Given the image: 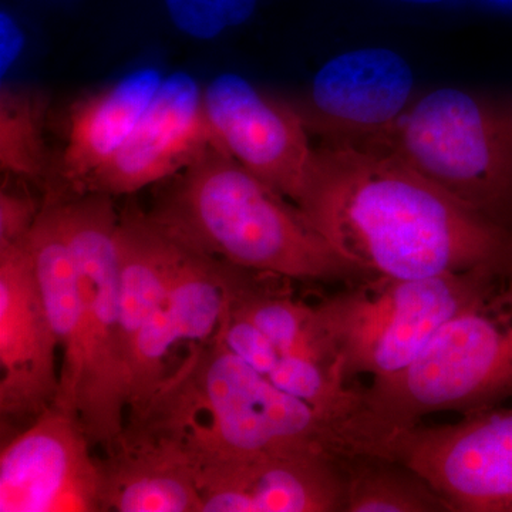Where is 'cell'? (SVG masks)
Wrapping results in <instances>:
<instances>
[{
	"mask_svg": "<svg viewBox=\"0 0 512 512\" xmlns=\"http://www.w3.org/2000/svg\"><path fill=\"white\" fill-rule=\"evenodd\" d=\"M296 205L366 278L420 279L512 264V232L382 144L323 141Z\"/></svg>",
	"mask_w": 512,
	"mask_h": 512,
	"instance_id": "obj_1",
	"label": "cell"
},
{
	"mask_svg": "<svg viewBox=\"0 0 512 512\" xmlns=\"http://www.w3.org/2000/svg\"><path fill=\"white\" fill-rule=\"evenodd\" d=\"M148 215L192 251L248 271L328 284L367 279L298 205L214 146L174 175Z\"/></svg>",
	"mask_w": 512,
	"mask_h": 512,
	"instance_id": "obj_2",
	"label": "cell"
},
{
	"mask_svg": "<svg viewBox=\"0 0 512 512\" xmlns=\"http://www.w3.org/2000/svg\"><path fill=\"white\" fill-rule=\"evenodd\" d=\"M512 402V265L396 375L372 379L346 424L353 453L434 413L467 416Z\"/></svg>",
	"mask_w": 512,
	"mask_h": 512,
	"instance_id": "obj_3",
	"label": "cell"
},
{
	"mask_svg": "<svg viewBox=\"0 0 512 512\" xmlns=\"http://www.w3.org/2000/svg\"><path fill=\"white\" fill-rule=\"evenodd\" d=\"M158 407L195 461L279 451L348 456L342 427L282 392L215 333L194 342L158 387Z\"/></svg>",
	"mask_w": 512,
	"mask_h": 512,
	"instance_id": "obj_4",
	"label": "cell"
},
{
	"mask_svg": "<svg viewBox=\"0 0 512 512\" xmlns=\"http://www.w3.org/2000/svg\"><path fill=\"white\" fill-rule=\"evenodd\" d=\"M380 144L512 232V96L441 87L414 100Z\"/></svg>",
	"mask_w": 512,
	"mask_h": 512,
	"instance_id": "obj_5",
	"label": "cell"
},
{
	"mask_svg": "<svg viewBox=\"0 0 512 512\" xmlns=\"http://www.w3.org/2000/svg\"><path fill=\"white\" fill-rule=\"evenodd\" d=\"M511 265L420 279L373 276L316 303L346 380L380 379L407 369L448 320Z\"/></svg>",
	"mask_w": 512,
	"mask_h": 512,
	"instance_id": "obj_6",
	"label": "cell"
},
{
	"mask_svg": "<svg viewBox=\"0 0 512 512\" xmlns=\"http://www.w3.org/2000/svg\"><path fill=\"white\" fill-rule=\"evenodd\" d=\"M82 299V362L72 410L93 446L109 453L126 424L130 367L120 303V214L100 192L59 200Z\"/></svg>",
	"mask_w": 512,
	"mask_h": 512,
	"instance_id": "obj_7",
	"label": "cell"
},
{
	"mask_svg": "<svg viewBox=\"0 0 512 512\" xmlns=\"http://www.w3.org/2000/svg\"><path fill=\"white\" fill-rule=\"evenodd\" d=\"M365 453L412 468L450 512H512V406L436 426L420 421L387 434Z\"/></svg>",
	"mask_w": 512,
	"mask_h": 512,
	"instance_id": "obj_8",
	"label": "cell"
},
{
	"mask_svg": "<svg viewBox=\"0 0 512 512\" xmlns=\"http://www.w3.org/2000/svg\"><path fill=\"white\" fill-rule=\"evenodd\" d=\"M80 417L52 404L0 453V512H101L100 460Z\"/></svg>",
	"mask_w": 512,
	"mask_h": 512,
	"instance_id": "obj_9",
	"label": "cell"
},
{
	"mask_svg": "<svg viewBox=\"0 0 512 512\" xmlns=\"http://www.w3.org/2000/svg\"><path fill=\"white\" fill-rule=\"evenodd\" d=\"M204 111L214 147L296 204L315 147L291 100L264 92L239 74L222 73L205 87Z\"/></svg>",
	"mask_w": 512,
	"mask_h": 512,
	"instance_id": "obj_10",
	"label": "cell"
},
{
	"mask_svg": "<svg viewBox=\"0 0 512 512\" xmlns=\"http://www.w3.org/2000/svg\"><path fill=\"white\" fill-rule=\"evenodd\" d=\"M414 72L389 47H359L329 59L305 97L291 101L323 141L383 143L413 103Z\"/></svg>",
	"mask_w": 512,
	"mask_h": 512,
	"instance_id": "obj_11",
	"label": "cell"
},
{
	"mask_svg": "<svg viewBox=\"0 0 512 512\" xmlns=\"http://www.w3.org/2000/svg\"><path fill=\"white\" fill-rule=\"evenodd\" d=\"M28 238L0 244V414L2 421L30 424L56 402L60 348Z\"/></svg>",
	"mask_w": 512,
	"mask_h": 512,
	"instance_id": "obj_12",
	"label": "cell"
},
{
	"mask_svg": "<svg viewBox=\"0 0 512 512\" xmlns=\"http://www.w3.org/2000/svg\"><path fill=\"white\" fill-rule=\"evenodd\" d=\"M340 456L279 451L195 463L202 512H345Z\"/></svg>",
	"mask_w": 512,
	"mask_h": 512,
	"instance_id": "obj_13",
	"label": "cell"
},
{
	"mask_svg": "<svg viewBox=\"0 0 512 512\" xmlns=\"http://www.w3.org/2000/svg\"><path fill=\"white\" fill-rule=\"evenodd\" d=\"M211 146L204 90L188 73L168 74L130 136L84 181L79 194H134L181 173Z\"/></svg>",
	"mask_w": 512,
	"mask_h": 512,
	"instance_id": "obj_14",
	"label": "cell"
},
{
	"mask_svg": "<svg viewBox=\"0 0 512 512\" xmlns=\"http://www.w3.org/2000/svg\"><path fill=\"white\" fill-rule=\"evenodd\" d=\"M232 271L234 265L183 245V258L167 299L131 343V402L153 396L164 382V360L173 346L184 340L205 342L217 333L227 309Z\"/></svg>",
	"mask_w": 512,
	"mask_h": 512,
	"instance_id": "obj_15",
	"label": "cell"
},
{
	"mask_svg": "<svg viewBox=\"0 0 512 512\" xmlns=\"http://www.w3.org/2000/svg\"><path fill=\"white\" fill-rule=\"evenodd\" d=\"M100 467L101 512H202L194 458L180 434L128 419Z\"/></svg>",
	"mask_w": 512,
	"mask_h": 512,
	"instance_id": "obj_16",
	"label": "cell"
},
{
	"mask_svg": "<svg viewBox=\"0 0 512 512\" xmlns=\"http://www.w3.org/2000/svg\"><path fill=\"white\" fill-rule=\"evenodd\" d=\"M163 80L160 70L143 67L76 103L60 163L70 197L79 194L84 181L119 150Z\"/></svg>",
	"mask_w": 512,
	"mask_h": 512,
	"instance_id": "obj_17",
	"label": "cell"
},
{
	"mask_svg": "<svg viewBox=\"0 0 512 512\" xmlns=\"http://www.w3.org/2000/svg\"><path fill=\"white\" fill-rule=\"evenodd\" d=\"M28 244L47 316L63 355L55 404L74 413L73 397L82 362L83 312L79 278L64 232L59 200L43 202Z\"/></svg>",
	"mask_w": 512,
	"mask_h": 512,
	"instance_id": "obj_18",
	"label": "cell"
},
{
	"mask_svg": "<svg viewBox=\"0 0 512 512\" xmlns=\"http://www.w3.org/2000/svg\"><path fill=\"white\" fill-rule=\"evenodd\" d=\"M121 320L130 348L138 330L167 299L183 258L175 241L150 215L127 207L120 215L119 232Z\"/></svg>",
	"mask_w": 512,
	"mask_h": 512,
	"instance_id": "obj_19",
	"label": "cell"
},
{
	"mask_svg": "<svg viewBox=\"0 0 512 512\" xmlns=\"http://www.w3.org/2000/svg\"><path fill=\"white\" fill-rule=\"evenodd\" d=\"M345 512H450L419 473L392 458L355 453L340 458Z\"/></svg>",
	"mask_w": 512,
	"mask_h": 512,
	"instance_id": "obj_20",
	"label": "cell"
},
{
	"mask_svg": "<svg viewBox=\"0 0 512 512\" xmlns=\"http://www.w3.org/2000/svg\"><path fill=\"white\" fill-rule=\"evenodd\" d=\"M47 97L32 87L3 84L0 90V168L3 175L45 183Z\"/></svg>",
	"mask_w": 512,
	"mask_h": 512,
	"instance_id": "obj_21",
	"label": "cell"
},
{
	"mask_svg": "<svg viewBox=\"0 0 512 512\" xmlns=\"http://www.w3.org/2000/svg\"><path fill=\"white\" fill-rule=\"evenodd\" d=\"M175 28L197 40H212L247 23L258 0H164Z\"/></svg>",
	"mask_w": 512,
	"mask_h": 512,
	"instance_id": "obj_22",
	"label": "cell"
},
{
	"mask_svg": "<svg viewBox=\"0 0 512 512\" xmlns=\"http://www.w3.org/2000/svg\"><path fill=\"white\" fill-rule=\"evenodd\" d=\"M217 335L224 340L235 355L266 376L278 362L281 352L272 345L256 326L249 320L239 318L225 309Z\"/></svg>",
	"mask_w": 512,
	"mask_h": 512,
	"instance_id": "obj_23",
	"label": "cell"
},
{
	"mask_svg": "<svg viewBox=\"0 0 512 512\" xmlns=\"http://www.w3.org/2000/svg\"><path fill=\"white\" fill-rule=\"evenodd\" d=\"M5 177L0 191V244L28 238L42 210V205L37 207L36 201L23 185L18 187V184H10L8 175Z\"/></svg>",
	"mask_w": 512,
	"mask_h": 512,
	"instance_id": "obj_24",
	"label": "cell"
},
{
	"mask_svg": "<svg viewBox=\"0 0 512 512\" xmlns=\"http://www.w3.org/2000/svg\"><path fill=\"white\" fill-rule=\"evenodd\" d=\"M26 37L22 28L6 10L0 13V74L10 72L25 49Z\"/></svg>",
	"mask_w": 512,
	"mask_h": 512,
	"instance_id": "obj_25",
	"label": "cell"
},
{
	"mask_svg": "<svg viewBox=\"0 0 512 512\" xmlns=\"http://www.w3.org/2000/svg\"><path fill=\"white\" fill-rule=\"evenodd\" d=\"M399 2L413 3V5H434V3L446 2V0H399Z\"/></svg>",
	"mask_w": 512,
	"mask_h": 512,
	"instance_id": "obj_26",
	"label": "cell"
}]
</instances>
